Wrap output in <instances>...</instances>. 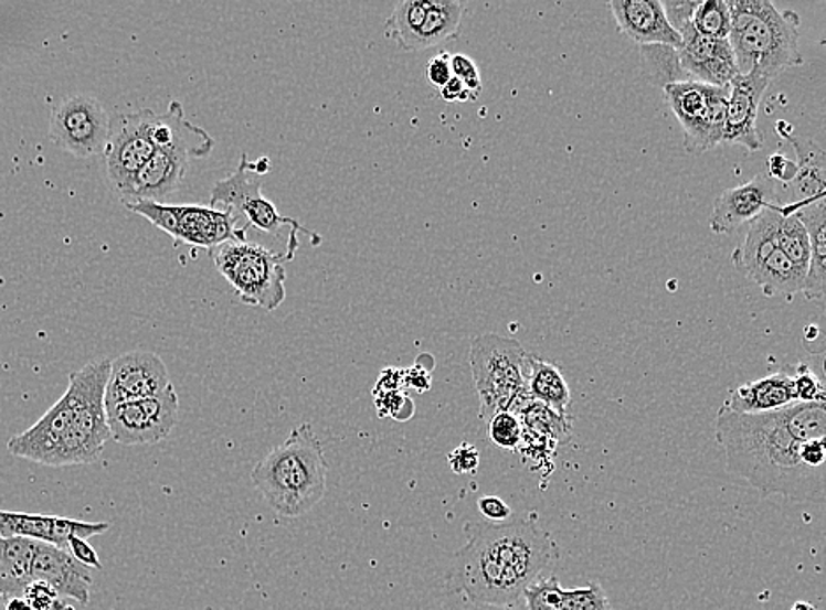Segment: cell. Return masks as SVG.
I'll list each match as a JSON object with an SVG mask.
<instances>
[{"label": "cell", "mask_w": 826, "mask_h": 610, "mask_svg": "<svg viewBox=\"0 0 826 610\" xmlns=\"http://www.w3.org/2000/svg\"><path fill=\"white\" fill-rule=\"evenodd\" d=\"M666 100L684 129V147L701 156L722 145L728 87L680 82L663 88Z\"/></svg>", "instance_id": "obj_10"}, {"label": "cell", "mask_w": 826, "mask_h": 610, "mask_svg": "<svg viewBox=\"0 0 826 610\" xmlns=\"http://www.w3.org/2000/svg\"><path fill=\"white\" fill-rule=\"evenodd\" d=\"M441 97L446 103H467V100H476L478 97L469 90V88L460 82V79H449L443 88H441Z\"/></svg>", "instance_id": "obj_47"}, {"label": "cell", "mask_w": 826, "mask_h": 610, "mask_svg": "<svg viewBox=\"0 0 826 610\" xmlns=\"http://www.w3.org/2000/svg\"><path fill=\"white\" fill-rule=\"evenodd\" d=\"M31 580L52 586L59 597L73 598L82 606L91 602V568L83 567L67 550L41 544L32 559Z\"/></svg>", "instance_id": "obj_20"}, {"label": "cell", "mask_w": 826, "mask_h": 610, "mask_svg": "<svg viewBox=\"0 0 826 610\" xmlns=\"http://www.w3.org/2000/svg\"><path fill=\"white\" fill-rule=\"evenodd\" d=\"M716 442L724 450L728 470L761 493L825 502V468L802 461L804 442L793 434L787 407L754 416L722 407L716 417Z\"/></svg>", "instance_id": "obj_1"}, {"label": "cell", "mask_w": 826, "mask_h": 610, "mask_svg": "<svg viewBox=\"0 0 826 610\" xmlns=\"http://www.w3.org/2000/svg\"><path fill=\"white\" fill-rule=\"evenodd\" d=\"M691 25L696 34L712 40H728L731 17L727 0H698L692 11Z\"/></svg>", "instance_id": "obj_33"}, {"label": "cell", "mask_w": 826, "mask_h": 610, "mask_svg": "<svg viewBox=\"0 0 826 610\" xmlns=\"http://www.w3.org/2000/svg\"><path fill=\"white\" fill-rule=\"evenodd\" d=\"M67 553L73 556L76 561L82 563L83 567L94 568V570H103L100 565L99 556H97L96 549L83 538L73 537L67 542Z\"/></svg>", "instance_id": "obj_45"}, {"label": "cell", "mask_w": 826, "mask_h": 610, "mask_svg": "<svg viewBox=\"0 0 826 610\" xmlns=\"http://www.w3.org/2000/svg\"><path fill=\"white\" fill-rule=\"evenodd\" d=\"M793 389H795L796 402L825 403V386H823L822 377L805 363L793 366Z\"/></svg>", "instance_id": "obj_37"}, {"label": "cell", "mask_w": 826, "mask_h": 610, "mask_svg": "<svg viewBox=\"0 0 826 610\" xmlns=\"http://www.w3.org/2000/svg\"><path fill=\"white\" fill-rule=\"evenodd\" d=\"M212 148V136L205 129L191 124L179 103L174 118L173 143L157 148L150 161L136 173L135 180L120 200L126 206L145 201L162 203L168 195L179 191L189 161L209 156Z\"/></svg>", "instance_id": "obj_9"}, {"label": "cell", "mask_w": 826, "mask_h": 610, "mask_svg": "<svg viewBox=\"0 0 826 610\" xmlns=\"http://www.w3.org/2000/svg\"><path fill=\"white\" fill-rule=\"evenodd\" d=\"M466 610H527L523 600L506 606H490V603H469Z\"/></svg>", "instance_id": "obj_48"}, {"label": "cell", "mask_w": 826, "mask_h": 610, "mask_svg": "<svg viewBox=\"0 0 826 610\" xmlns=\"http://www.w3.org/2000/svg\"><path fill=\"white\" fill-rule=\"evenodd\" d=\"M219 274L240 301L272 312L286 299V260L251 242H227L210 250Z\"/></svg>", "instance_id": "obj_8"}, {"label": "cell", "mask_w": 826, "mask_h": 610, "mask_svg": "<svg viewBox=\"0 0 826 610\" xmlns=\"http://www.w3.org/2000/svg\"><path fill=\"white\" fill-rule=\"evenodd\" d=\"M109 523H85L59 515L0 511V537H22L67 550L70 538L88 541L108 532Z\"/></svg>", "instance_id": "obj_19"}, {"label": "cell", "mask_w": 826, "mask_h": 610, "mask_svg": "<svg viewBox=\"0 0 826 610\" xmlns=\"http://www.w3.org/2000/svg\"><path fill=\"white\" fill-rule=\"evenodd\" d=\"M766 169H769L766 176L772 178L775 183H793L795 182L796 174H798L796 162L787 159L783 153L770 156L769 161H766Z\"/></svg>", "instance_id": "obj_43"}, {"label": "cell", "mask_w": 826, "mask_h": 610, "mask_svg": "<svg viewBox=\"0 0 826 610\" xmlns=\"http://www.w3.org/2000/svg\"><path fill=\"white\" fill-rule=\"evenodd\" d=\"M173 386L165 361L153 352L133 351L112 361L105 407L153 398Z\"/></svg>", "instance_id": "obj_15"}, {"label": "cell", "mask_w": 826, "mask_h": 610, "mask_svg": "<svg viewBox=\"0 0 826 610\" xmlns=\"http://www.w3.org/2000/svg\"><path fill=\"white\" fill-rule=\"evenodd\" d=\"M781 217L783 213L777 204H772L754 221L749 222L744 242L740 243L731 256L740 274L748 275L749 271H753L761 260H765L772 252L777 250V229Z\"/></svg>", "instance_id": "obj_25"}, {"label": "cell", "mask_w": 826, "mask_h": 610, "mask_svg": "<svg viewBox=\"0 0 826 610\" xmlns=\"http://www.w3.org/2000/svg\"><path fill=\"white\" fill-rule=\"evenodd\" d=\"M526 355L522 343L496 333L479 334L470 342L469 363L479 416L485 422L499 411H508L511 403L526 393Z\"/></svg>", "instance_id": "obj_7"}, {"label": "cell", "mask_w": 826, "mask_h": 610, "mask_svg": "<svg viewBox=\"0 0 826 610\" xmlns=\"http://www.w3.org/2000/svg\"><path fill=\"white\" fill-rule=\"evenodd\" d=\"M522 600L527 610H565L564 589L553 576L527 586Z\"/></svg>", "instance_id": "obj_35"}, {"label": "cell", "mask_w": 826, "mask_h": 610, "mask_svg": "<svg viewBox=\"0 0 826 610\" xmlns=\"http://www.w3.org/2000/svg\"><path fill=\"white\" fill-rule=\"evenodd\" d=\"M777 248L793 265L809 268V234L796 215H784L779 222Z\"/></svg>", "instance_id": "obj_34"}, {"label": "cell", "mask_w": 826, "mask_h": 610, "mask_svg": "<svg viewBox=\"0 0 826 610\" xmlns=\"http://www.w3.org/2000/svg\"><path fill=\"white\" fill-rule=\"evenodd\" d=\"M466 11L464 2L453 0H431L425 20L405 52H423L446 41L455 40L460 32L462 17Z\"/></svg>", "instance_id": "obj_26"}, {"label": "cell", "mask_w": 826, "mask_h": 610, "mask_svg": "<svg viewBox=\"0 0 826 610\" xmlns=\"http://www.w3.org/2000/svg\"><path fill=\"white\" fill-rule=\"evenodd\" d=\"M40 542L22 537H0V595L18 597L31 582L32 559Z\"/></svg>", "instance_id": "obj_27"}, {"label": "cell", "mask_w": 826, "mask_h": 610, "mask_svg": "<svg viewBox=\"0 0 826 610\" xmlns=\"http://www.w3.org/2000/svg\"><path fill=\"white\" fill-rule=\"evenodd\" d=\"M731 26L728 43L739 74L758 73L766 78L804 64L801 55V17L779 11L769 0H728Z\"/></svg>", "instance_id": "obj_5"}, {"label": "cell", "mask_w": 826, "mask_h": 610, "mask_svg": "<svg viewBox=\"0 0 826 610\" xmlns=\"http://www.w3.org/2000/svg\"><path fill=\"white\" fill-rule=\"evenodd\" d=\"M106 417L115 442L123 446H153L170 437L179 422V396L171 386L153 398L106 408Z\"/></svg>", "instance_id": "obj_13"}, {"label": "cell", "mask_w": 826, "mask_h": 610, "mask_svg": "<svg viewBox=\"0 0 826 610\" xmlns=\"http://www.w3.org/2000/svg\"><path fill=\"white\" fill-rule=\"evenodd\" d=\"M108 135V113L96 97H67L53 109L50 118L53 143L80 159L105 152Z\"/></svg>", "instance_id": "obj_14"}, {"label": "cell", "mask_w": 826, "mask_h": 610, "mask_svg": "<svg viewBox=\"0 0 826 610\" xmlns=\"http://www.w3.org/2000/svg\"><path fill=\"white\" fill-rule=\"evenodd\" d=\"M479 512L490 523H506L511 517V509L508 503L497 496H483L478 502Z\"/></svg>", "instance_id": "obj_46"}, {"label": "cell", "mask_w": 826, "mask_h": 610, "mask_svg": "<svg viewBox=\"0 0 826 610\" xmlns=\"http://www.w3.org/2000/svg\"><path fill=\"white\" fill-rule=\"evenodd\" d=\"M772 79L763 74H737L728 85L727 113H724V135L722 145L744 147L749 152H758L763 147V138L756 127L761 99Z\"/></svg>", "instance_id": "obj_16"}, {"label": "cell", "mask_w": 826, "mask_h": 610, "mask_svg": "<svg viewBox=\"0 0 826 610\" xmlns=\"http://www.w3.org/2000/svg\"><path fill=\"white\" fill-rule=\"evenodd\" d=\"M449 64H452L453 78L460 79L478 97L481 94L483 85L481 74H479L476 62L470 56L457 53V55L449 56Z\"/></svg>", "instance_id": "obj_40"}, {"label": "cell", "mask_w": 826, "mask_h": 610, "mask_svg": "<svg viewBox=\"0 0 826 610\" xmlns=\"http://www.w3.org/2000/svg\"><path fill=\"white\" fill-rule=\"evenodd\" d=\"M526 381L527 389L531 393L534 402L543 403L561 416H568V408L571 405V390L564 375H562L561 370L557 368L555 364L538 360L536 355L527 352Z\"/></svg>", "instance_id": "obj_28"}, {"label": "cell", "mask_w": 826, "mask_h": 610, "mask_svg": "<svg viewBox=\"0 0 826 610\" xmlns=\"http://www.w3.org/2000/svg\"><path fill=\"white\" fill-rule=\"evenodd\" d=\"M448 463L453 472L460 473V475L475 473L479 467L478 449L475 446H469V443H462L460 447L449 452Z\"/></svg>", "instance_id": "obj_42"}, {"label": "cell", "mask_w": 826, "mask_h": 610, "mask_svg": "<svg viewBox=\"0 0 826 610\" xmlns=\"http://www.w3.org/2000/svg\"><path fill=\"white\" fill-rule=\"evenodd\" d=\"M557 558L555 544L536 521L476 524L448 577L469 603L506 606L520 602L523 589Z\"/></svg>", "instance_id": "obj_2"}, {"label": "cell", "mask_w": 826, "mask_h": 610, "mask_svg": "<svg viewBox=\"0 0 826 610\" xmlns=\"http://www.w3.org/2000/svg\"><path fill=\"white\" fill-rule=\"evenodd\" d=\"M520 420H522L526 434L549 440L555 446L570 442L571 428H573L570 416H561L543 403H529V407L522 411Z\"/></svg>", "instance_id": "obj_31"}, {"label": "cell", "mask_w": 826, "mask_h": 610, "mask_svg": "<svg viewBox=\"0 0 826 610\" xmlns=\"http://www.w3.org/2000/svg\"><path fill=\"white\" fill-rule=\"evenodd\" d=\"M488 438L499 449L517 450L523 437V426L520 417L511 411H499L487 422Z\"/></svg>", "instance_id": "obj_36"}, {"label": "cell", "mask_w": 826, "mask_h": 610, "mask_svg": "<svg viewBox=\"0 0 826 610\" xmlns=\"http://www.w3.org/2000/svg\"><path fill=\"white\" fill-rule=\"evenodd\" d=\"M805 275L807 271L793 265L792 260L777 248L745 277L751 278L763 295L772 298V296H793L802 292Z\"/></svg>", "instance_id": "obj_29"}, {"label": "cell", "mask_w": 826, "mask_h": 610, "mask_svg": "<svg viewBox=\"0 0 826 610\" xmlns=\"http://www.w3.org/2000/svg\"><path fill=\"white\" fill-rule=\"evenodd\" d=\"M6 602H8V597L0 595V610H6Z\"/></svg>", "instance_id": "obj_51"}, {"label": "cell", "mask_w": 826, "mask_h": 610, "mask_svg": "<svg viewBox=\"0 0 826 610\" xmlns=\"http://www.w3.org/2000/svg\"><path fill=\"white\" fill-rule=\"evenodd\" d=\"M254 488L278 515L295 520L318 505L328 485V461L310 422L293 429L289 437L254 467Z\"/></svg>", "instance_id": "obj_3"}, {"label": "cell", "mask_w": 826, "mask_h": 610, "mask_svg": "<svg viewBox=\"0 0 826 610\" xmlns=\"http://www.w3.org/2000/svg\"><path fill=\"white\" fill-rule=\"evenodd\" d=\"M449 56H452L449 53H440V55L432 56L426 64V79L432 87L440 88V90L453 78Z\"/></svg>", "instance_id": "obj_44"}, {"label": "cell", "mask_w": 826, "mask_h": 610, "mask_svg": "<svg viewBox=\"0 0 826 610\" xmlns=\"http://www.w3.org/2000/svg\"><path fill=\"white\" fill-rule=\"evenodd\" d=\"M564 600L565 610H612L605 591L594 582L583 588L564 589Z\"/></svg>", "instance_id": "obj_38"}, {"label": "cell", "mask_w": 826, "mask_h": 610, "mask_svg": "<svg viewBox=\"0 0 826 610\" xmlns=\"http://www.w3.org/2000/svg\"><path fill=\"white\" fill-rule=\"evenodd\" d=\"M796 403L793 389V366L772 373L760 381L748 382L731 390L724 408L735 414H770Z\"/></svg>", "instance_id": "obj_22"}, {"label": "cell", "mask_w": 826, "mask_h": 610, "mask_svg": "<svg viewBox=\"0 0 826 610\" xmlns=\"http://www.w3.org/2000/svg\"><path fill=\"white\" fill-rule=\"evenodd\" d=\"M159 115L152 109L118 113L109 118V135L106 141L105 162L109 183L123 197L135 180L136 173L156 153L152 132Z\"/></svg>", "instance_id": "obj_12"}, {"label": "cell", "mask_w": 826, "mask_h": 610, "mask_svg": "<svg viewBox=\"0 0 826 610\" xmlns=\"http://www.w3.org/2000/svg\"><path fill=\"white\" fill-rule=\"evenodd\" d=\"M642 69L647 82L654 87H668L674 83L689 82L688 74L680 65L679 52L666 44H648L639 46Z\"/></svg>", "instance_id": "obj_30"}, {"label": "cell", "mask_w": 826, "mask_h": 610, "mask_svg": "<svg viewBox=\"0 0 826 610\" xmlns=\"http://www.w3.org/2000/svg\"><path fill=\"white\" fill-rule=\"evenodd\" d=\"M809 234V268L805 275L804 292L807 301L823 304L826 280V200L793 213Z\"/></svg>", "instance_id": "obj_24"}, {"label": "cell", "mask_w": 826, "mask_h": 610, "mask_svg": "<svg viewBox=\"0 0 826 610\" xmlns=\"http://www.w3.org/2000/svg\"><path fill=\"white\" fill-rule=\"evenodd\" d=\"M271 161L263 157L260 161H248L247 153L240 159L235 173L215 182L210 197V208L224 210L231 213L236 231L244 242L248 234H260V247L274 252L286 263L293 260L300 248V233L313 238L318 245L319 236L305 229L295 218L284 217L262 192V176L271 171Z\"/></svg>", "instance_id": "obj_4"}, {"label": "cell", "mask_w": 826, "mask_h": 610, "mask_svg": "<svg viewBox=\"0 0 826 610\" xmlns=\"http://www.w3.org/2000/svg\"><path fill=\"white\" fill-rule=\"evenodd\" d=\"M431 0H404L393 8L384 23V35L395 41L399 49L407 50L416 32L420 31Z\"/></svg>", "instance_id": "obj_32"}, {"label": "cell", "mask_w": 826, "mask_h": 610, "mask_svg": "<svg viewBox=\"0 0 826 610\" xmlns=\"http://www.w3.org/2000/svg\"><path fill=\"white\" fill-rule=\"evenodd\" d=\"M680 65L689 82L705 83L712 87H728L735 78V55L728 40H712L696 34L691 23L680 32Z\"/></svg>", "instance_id": "obj_17"}, {"label": "cell", "mask_w": 826, "mask_h": 610, "mask_svg": "<svg viewBox=\"0 0 826 610\" xmlns=\"http://www.w3.org/2000/svg\"><path fill=\"white\" fill-rule=\"evenodd\" d=\"M777 130L783 138H786L793 145L796 153L795 162L796 168H798V174H796L795 182L792 183L793 189H795V201L792 204H786V206H779V210L784 215H793L798 210L816 203V201L825 200V152H823L818 145L805 143V141H798V139L793 138L790 135V130L781 129L779 124Z\"/></svg>", "instance_id": "obj_23"}, {"label": "cell", "mask_w": 826, "mask_h": 610, "mask_svg": "<svg viewBox=\"0 0 826 610\" xmlns=\"http://www.w3.org/2000/svg\"><path fill=\"white\" fill-rule=\"evenodd\" d=\"M696 2L698 0H671V2H663V9H665L666 20L670 23L677 34L686 29L691 23L692 11H695Z\"/></svg>", "instance_id": "obj_41"}, {"label": "cell", "mask_w": 826, "mask_h": 610, "mask_svg": "<svg viewBox=\"0 0 826 610\" xmlns=\"http://www.w3.org/2000/svg\"><path fill=\"white\" fill-rule=\"evenodd\" d=\"M608 6L618 31L639 46L666 44L679 49L680 35L666 20L661 0H612Z\"/></svg>", "instance_id": "obj_21"}, {"label": "cell", "mask_w": 826, "mask_h": 610, "mask_svg": "<svg viewBox=\"0 0 826 610\" xmlns=\"http://www.w3.org/2000/svg\"><path fill=\"white\" fill-rule=\"evenodd\" d=\"M127 208L147 218L157 229L194 247L213 250L227 242H244L231 213L224 210L210 206H168L150 201L127 204Z\"/></svg>", "instance_id": "obj_11"}, {"label": "cell", "mask_w": 826, "mask_h": 610, "mask_svg": "<svg viewBox=\"0 0 826 610\" xmlns=\"http://www.w3.org/2000/svg\"><path fill=\"white\" fill-rule=\"evenodd\" d=\"M23 600L34 610H74L66 606L64 598L59 597L57 591L46 582L31 580L23 589Z\"/></svg>", "instance_id": "obj_39"}, {"label": "cell", "mask_w": 826, "mask_h": 610, "mask_svg": "<svg viewBox=\"0 0 826 610\" xmlns=\"http://www.w3.org/2000/svg\"><path fill=\"white\" fill-rule=\"evenodd\" d=\"M792 610H818V609H816V607H814L813 603L796 602L795 606H793Z\"/></svg>", "instance_id": "obj_50"}, {"label": "cell", "mask_w": 826, "mask_h": 610, "mask_svg": "<svg viewBox=\"0 0 826 610\" xmlns=\"http://www.w3.org/2000/svg\"><path fill=\"white\" fill-rule=\"evenodd\" d=\"M112 361H92L70 378L74 398L73 419L70 431L52 467L94 463L103 454L106 442L112 438L106 417L105 390L108 384Z\"/></svg>", "instance_id": "obj_6"}, {"label": "cell", "mask_w": 826, "mask_h": 610, "mask_svg": "<svg viewBox=\"0 0 826 610\" xmlns=\"http://www.w3.org/2000/svg\"><path fill=\"white\" fill-rule=\"evenodd\" d=\"M777 183L765 173L756 174L749 182L722 192L713 201L710 213V231L713 234L735 233L774 204Z\"/></svg>", "instance_id": "obj_18"}, {"label": "cell", "mask_w": 826, "mask_h": 610, "mask_svg": "<svg viewBox=\"0 0 826 610\" xmlns=\"http://www.w3.org/2000/svg\"><path fill=\"white\" fill-rule=\"evenodd\" d=\"M6 610H34L22 597H9L6 602Z\"/></svg>", "instance_id": "obj_49"}]
</instances>
